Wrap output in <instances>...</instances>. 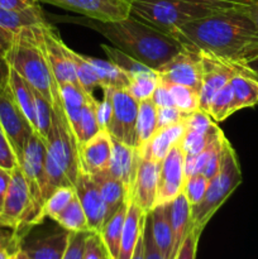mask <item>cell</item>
Returning <instances> with one entry per match:
<instances>
[{"instance_id": "11a10c76", "label": "cell", "mask_w": 258, "mask_h": 259, "mask_svg": "<svg viewBox=\"0 0 258 259\" xmlns=\"http://www.w3.org/2000/svg\"><path fill=\"white\" fill-rule=\"evenodd\" d=\"M10 176H12V172L0 168V214H2L3 206H4L5 196H7L8 186H9L10 182Z\"/></svg>"}, {"instance_id": "d6a6232c", "label": "cell", "mask_w": 258, "mask_h": 259, "mask_svg": "<svg viewBox=\"0 0 258 259\" xmlns=\"http://www.w3.org/2000/svg\"><path fill=\"white\" fill-rule=\"evenodd\" d=\"M55 222L60 225V228H63L71 233L90 232L85 211H83L80 200L76 196V194L72 200L68 202L67 206L55 218Z\"/></svg>"}, {"instance_id": "db71d44e", "label": "cell", "mask_w": 258, "mask_h": 259, "mask_svg": "<svg viewBox=\"0 0 258 259\" xmlns=\"http://www.w3.org/2000/svg\"><path fill=\"white\" fill-rule=\"evenodd\" d=\"M38 4V0H0V8L10 10H25Z\"/></svg>"}, {"instance_id": "e7e4bbea", "label": "cell", "mask_w": 258, "mask_h": 259, "mask_svg": "<svg viewBox=\"0 0 258 259\" xmlns=\"http://www.w3.org/2000/svg\"><path fill=\"white\" fill-rule=\"evenodd\" d=\"M10 259H19V258H18V254H17V252H15L14 254H13L12 257H10Z\"/></svg>"}, {"instance_id": "5bb4252c", "label": "cell", "mask_w": 258, "mask_h": 259, "mask_svg": "<svg viewBox=\"0 0 258 259\" xmlns=\"http://www.w3.org/2000/svg\"><path fill=\"white\" fill-rule=\"evenodd\" d=\"M40 28H42L43 47H45L46 57H47L51 71H52L58 86L71 83V85L80 88L73 63L71 58L68 57V47L61 39L57 30L47 20L40 24Z\"/></svg>"}, {"instance_id": "f907efd6", "label": "cell", "mask_w": 258, "mask_h": 259, "mask_svg": "<svg viewBox=\"0 0 258 259\" xmlns=\"http://www.w3.org/2000/svg\"><path fill=\"white\" fill-rule=\"evenodd\" d=\"M144 259H166L154 243L148 215H147L146 225H144Z\"/></svg>"}, {"instance_id": "03108f58", "label": "cell", "mask_w": 258, "mask_h": 259, "mask_svg": "<svg viewBox=\"0 0 258 259\" xmlns=\"http://www.w3.org/2000/svg\"><path fill=\"white\" fill-rule=\"evenodd\" d=\"M0 50H2V51H3V52H4V53H5V50H4V48H3V46H2V42H0Z\"/></svg>"}, {"instance_id": "603a6c76", "label": "cell", "mask_w": 258, "mask_h": 259, "mask_svg": "<svg viewBox=\"0 0 258 259\" xmlns=\"http://www.w3.org/2000/svg\"><path fill=\"white\" fill-rule=\"evenodd\" d=\"M126 199H128V210L124 220L118 259H132L139 237L144 230L147 215H148L139 207L136 201L129 197Z\"/></svg>"}, {"instance_id": "7bdbcfd3", "label": "cell", "mask_w": 258, "mask_h": 259, "mask_svg": "<svg viewBox=\"0 0 258 259\" xmlns=\"http://www.w3.org/2000/svg\"><path fill=\"white\" fill-rule=\"evenodd\" d=\"M207 186H209V180H207L204 175H194V176L185 180L182 192H184V195L186 196L190 205H191V206H196V205L200 204V201L204 199L205 194H206Z\"/></svg>"}, {"instance_id": "d6986e66", "label": "cell", "mask_w": 258, "mask_h": 259, "mask_svg": "<svg viewBox=\"0 0 258 259\" xmlns=\"http://www.w3.org/2000/svg\"><path fill=\"white\" fill-rule=\"evenodd\" d=\"M70 234L71 232L61 228L60 230L35 238L23 237L19 242V249L30 259H62Z\"/></svg>"}, {"instance_id": "f546056e", "label": "cell", "mask_w": 258, "mask_h": 259, "mask_svg": "<svg viewBox=\"0 0 258 259\" xmlns=\"http://www.w3.org/2000/svg\"><path fill=\"white\" fill-rule=\"evenodd\" d=\"M136 131L137 149L141 151L157 131V106L152 99L139 103Z\"/></svg>"}, {"instance_id": "f6af8a7d", "label": "cell", "mask_w": 258, "mask_h": 259, "mask_svg": "<svg viewBox=\"0 0 258 259\" xmlns=\"http://www.w3.org/2000/svg\"><path fill=\"white\" fill-rule=\"evenodd\" d=\"M104 93V98L101 101H98L96 105V118L100 129H106L109 125V121L113 114V103H111V88H101Z\"/></svg>"}, {"instance_id": "5b68a950", "label": "cell", "mask_w": 258, "mask_h": 259, "mask_svg": "<svg viewBox=\"0 0 258 259\" xmlns=\"http://www.w3.org/2000/svg\"><path fill=\"white\" fill-rule=\"evenodd\" d=\"M131 15L168 34L196 19L225 12V8L199 0H129Z\"/></svg>"}, {"instance_id": "7c38bea8", "label": "cell", "mask_w": 258, "mask_h": 259, "mask_svg": "<svg viewBox=\"0 0 258 259\" xmlns=\"http://www.w3.org/2000/svg\"><path fill=\"white\" fill-rule=\"evenodd\" d=\"M184 51L175 56L156 71L159 80L166 83H177L195 89L201 88V58L197 51L184 45Z\"/></svg>"}, {"instance_id": "484cf974", "label": "cell", "mask_w": 258, "mask_h": 259, "mask_svg": "<svg viewBox=\"0 0 258 259\" xmlns=\"http://www.w3.org/2000/svg\"><path fill=\"white\" fill-rule=\"evenodd\" d=\"M91 177L95 181V184L98 185L101 197H103L104 202H105L106 222L125 202L126 197H128V191H126L123 182L116 180L115 177H113L109 174L108 168L99 172V174L93 175Z\"/></svg>"}, {"instance_id": "ab89813d", "label": "cell", "mask_w": 258, "mask_h": 259, "mask_svg": "<svg viewBox=\"0 0 258 259\" xmlns=\"http://www.w3.org/2000/svg\"><path fill=\"white\" fill-rule=\"evenodd\" d=\"M220 133H222V131H220L219 126L210 133H199V132L187 131L186 129L181 142H180V147H181L185 156H196V154L201 153L206 148L207 144L212 139L217 138Z\"/></svg>"}, {"instance_id": "681fc988", "label": "cell", "mask_w": 258, "mask_h": 259, "mask_svg": "<svg viewBox=\"0 0 258 259\" xmlns=\"http://www.w3.org/2000/svg\"><path fill=\"white\" fill-rule=\"evenodd\" d=\"M83 259H105V249L96 233H89L86 238Z\"/></svg>"}, {"instance_id": "8fae6325", "label": "cell", "mask_w": 258, "mask_h": 259, "mask_svg": "<svg viewBox=\"0 0 258 259\" xmlns=\"http://www.w3.org/2000/svg\"><path fill=\"white\" fill-rule=\"evenodd\" d=\"M113 114L106 131L121 143L137 148V116L139 103L126 90H111Z\"/></svg>"}, {"instance_id": "e575fe53", "label": "cell", "mask_w": 258, "mask_h": 259, "mask_svg": "<svg viewBox=\"0 0 258 259\" xmlns=\"http://www.w3.org/2000/svg\"><path fill=\"white\" fill-rule=\"evenodd\" d=\"M96 105H98V100L94 98L93 94H88L85 103H83L82 111H81L77 134H76L77 147L78 144L89 141L91 137H94L99 131H101L98 123V118H96Z\"/></svg>"}, {"instance_id": "74e56055", "label": "cell", "mask_w": 258, "mask_h": 259, "mask_svg": "<svg viewBox=\"0 0 258 259\" xmlns=\"http://www.w3.org/2000/svg\"><path fill=\"white\" fill-rule=\"evenodd\" d=\"M73 196H75V187L63 186L55 190L50 195V197L46 200L45 205H43V209L39 218L40 223L46 218H50V219L55 220V218L67 206L68 202L72 200Z\"/></svg>"}, {"instance_id": "b9f144b4", "label": "cell", "mask_w": 258, "mask_h": 259, "mask_svg": "<svg viewBox=\"0 0 258 259\" xmlns=\"http://www.w3.org/2000/svg\"><path fill=\"white\" fill-rule=\"evenodd\" d=\"M34 90V89H33ZM35 100V121H37V129L35 133L46 142L48 138L51 128H52L53 120V109L52 105L40 95L38 91L34 90Z\"/></svg>"}, {"instance_id": "8d00e7d4", "label": "cell", "mask_w": 258, "mask_h": 259, "mask_svg": "<svg viewBox=\"0 0 258 259\" xmlns=\"http://www.w3.org/2000/svg\"><path fill=\"white\" fill-rule=\"evenodd\" d=\"M166 83V82H164ZM171 93L174 105L185 114H191L200 108V93L195 89L177 83H166Z\"/></svg>"}, {"instance_id": "4316f807", "label": "cell", "mask_w": 258, "mask_h": 259, "mask_svg": "<svg viewBox=\"0 0 258 259\" xmlns=\"http://www.w3.org/2000/svg\"><path fill=\"white\" fill-rule=\"evenodd\" d=\"M128 210V199L125 200L123 205L115 211V214L111 215L105 224L101 228L99 237H100L101 243L104 245V249L108 253L111 259H118L119 249H120V239L121 233H123L124 220H125V214Z\"/></svg>"}, {"instance_id": "8992f818", "label": "cell", "mask_w": 258, "mask_h": 259, "mask_svg": "<svg viewBox=\"0 0 258 259\" xmlns=\"http://www.w3.org/2000/svg\"><path fill=\"white\" fill-rule=\"evenodd\" d=\"M242 184V171L237 154L230 142L225 141L220 168L209 181L204 199L196 206H191L192 228L204 230L212 215L227 201L228 197Z\"/></svg>"}, {"instance_id": "9c48e42d", "label": "cell", "mask_w": 258, "mask_h": 259, "mask_svg": "<svg viewBox=\"0 0 258 259\" xmlns=\"http://www.w3.org/2000/svg\"><path fill=\"white\" fill-rule=\"evenodd\" d=\"M196 51V50H195ZM199 52V51H197ZM201 58V88H200V108L206 111L215 94L230 82L238 73H249L255 77L248 66L235 65L228 61L220 60L207 53L199 52Z\"/></svg>"}, {"instance_id": "f1b7e54d", "label": "cell", "mask_w": 258, "mask_h": 259, "mask_svg": "<svg viewBox=\"0 0 258 259\" xmlns=\"http://www.w3.org/2000/svg\"><path fill=\"white\" fill-rule=\"evenodd\" d=\"M9 88L12 90L13 96L17 101L20 110L24 113L29 123L32 124L33 129H37V121H35V100L34 90L32 86L17 72L10 67L9 72Z\"/></svg>"}, {"instance_id": "9f6ffc18", "label": "cell", "mask_w": 258, "mask_h": 259, "mask_svg": "<svg viewBox=\"0 0 258 259\" xmlns=\"http://www.w3.org/2000/svg\"><path fill=\"white\" fill-rule=\"evenodd\" d=\"M4 229H7V228L0 227V249L8 247L19 248V240L15 238L14 233H9Z\"/></svg>"}, {"instance_id": "44dd1931", "label": "cell", "mask_w": 258, "mask_h": 259, "mask_svg": "<svg viewBox=\"0 0 258 259\" xmlns=\"http://www.w3.org/2000/svg\"><path fill=\"white\" fill-rule=\"evenodd\" d=\"M139 157L141 154H139L138 149L126 146L113 138V152H111L108 171L111 176L123 182L128 195L134 184V179H136Z\"/></svg>"}, {"instance_id": "52a82bcc", "label": "cell", "mask_w": 258, "mask_h": 259, "mask_svg": "<svg viewBox=\"0 0 258 259\" xmlns=\"http://www.w3.org/2000/svg\"><path fill=\"white\" fill-rule=\"evenodd\" d=\"M46 143L37 133H33L25 146L19 167L27 181L30 194V214L27 229L40 224V212L46 201Z\"/></svg>"}, {"instance_id": "83f0119b", "label": "cell", "mask_w": 258, "mask_h": 259, "mask_svg": "<svg viewBox=\"0 0 258 259\" xmlns=\"http://www.w3.org/2000/svg\"><path fill=\"white\" fill-rule=\"evenodd\" d=\"M233 91V114L258 104V78L249 73H238L230 80Z\"/></svg>"}, {"instance_id": "4dcf8cb0", "label": "cell", "mask_w": 258, "mask_h": 259, "mask_svg": "<svg viewBox=\"0 0 258 259\" xmlns=\"http://www.w3.org/2000/svg\"><path fill=\"white\" fill-rule=\"evenodd\" d=\"M60 90L61 98H62L63 110H65L67 120L70 123L71 129H72L76 138V134H77L78 131V124H80L81 111H82V106L88 94L83 93L77 86L71 85V83L60 86Z\"/></svg>"}, {"instance_id": "60d3db41", "label": "cell", "mask_w": 258, "mask_h": 259, "mask_svg": "<svg viewBox=\"0 0 258 259\" xmlns=\"http://www.w3.org/2000/svg\"><path fill=\"white\" fill-rule=\"evenodd\" d=\"M104 53L106 55V57L109 58V61H111L113 63H115L118 67H120L124 72L128 73L129 76H133L136 73L144 72V71L152 70L148 66L143 65L142 62L137 61L136 58H133L132 56H129L128 53H125L124 51L119 50L116 47H111V46L101 45Z\"/></svg>"}, {"instance_id": "94428289", "label": "cell", "mask_w": 258, "mask_h": 259, "mask_svg": "<svg viewBox=\"0 0 258 259\" xmlns=\"http://www.w3.org/2000/svg\"><path fill=\"white\" fill-rule=\"evenodd\" d=\"M18 250V248L8 247V248H2L0 249V259H10L13 254Z\"/></svg>"}, {"instance_id": "bcb514c9", "label": "cell", "mask_w": 258, "mask_h": 259, "mask_svg": "<svg viewBox=\"0 0 258 259\" xmlns=\"http://www.w3.org/2000/svg\"><path fill=\"white\" fill-rule=\"evenodd\" d=\"M201 233L202 230L196 229V228H191L189 234L186 235L185 240L182 242L179 252L175 255V259H196L197 243H199Z\"/></svg>"}, {"instance_id": "d590c367", "label": "cell", "mask_w": 258, "mask_h": 259, "mask_svg": "<svg viewBox=\"0 0 258 259\" xmlns=\"http://www.w3.org/2000/svg\"><path fill=\"white\" fill-rule=\"evenodd\" d=\"M159 82V77L154 70L144 71V72L136 73L129 76V83L126 91L136 99L138 103L148 100L152 98L154 90Z\"/></svg>"}, {"instance_id": "3957f363", "label": "cell", "mask_w": 258, "mask_h": 259, "mask_svg": "<svg viewBox=\"0 0 258 259\" xmlns=\"http://www.w3.org/2000/svg\"><path fill=\"white\" fill-rule=\"evenodd\" d=\"M40 24L23 28L18 32L5 57L10 67L38 91L52 105L53 110H57L63 109L62 98L60 86L46 57Z\"/></svg>"}, {"instance_id": "ac0fdd59", "label": "cell", "mask_w": 258, "mask_h": 259, "mask_svg": "<svg viewBox=\"0 0 258 259\" xmlns=\"http://www.w3.org/2000/svg\"><path fill=\"white\" fill-rule=\"evenodd\" d=\"M75 194L85 211L91 233L99 234L106 219V207L98 185L89 175L78 174Z\"/></svg>"}, {"instance_id": "f35d334b", "label": "cell", "mask_w": 258, "mask_h": 259, "mask_svg": "<svg viewBox=\"0 0 258 259\" xmlns=\"http://www.w3.org/2000/svg\"><path fill=\"white\" fill-rule=\"evenodd\" d=\"M207 114L215 123H222L233 114V91L230 82L220 89L210 103Z\"/></svg>"}, {"instance_id": "9a60e30c", "label": "cell", "mask_w": 258, "mask_h": 259, "mask_svg": "<svg viewBox=\"0 0 258 259\" xmlns=\"http://www.w3.org/2000/svg\"><path fill=\"white\" fill-rule=\"evenodd\" d=\"M185 154L180 143L171 148L159 166L156 205L172 201L185 185Z\"/></svg>"}, {"instance_id": "6da1fadb", "label": "cell", "mask_w": 258, "mask_h": 259, "mask_svg": "<svg viewBox=\"0 0 258 259\" xmlns=\"http://www.w3.org/2000/svg\"><path fill=\"white\" fill-rule=\"evenodd\" d=\"M240 10H225L196 19L172 35L199 52L248 66L258 58V29Z\"/></svg>"}, {"instance_id": "ba28073f", "label": "cell", "mask_w": 258, "mask_h": 259, "mask_svg": "<svg viewBox=\"0 0 258 259\" xmlns=\"http://www.w3.org/2000/svg\"><path fill=\"white\" fill-rule=\"evenodd\" d=\"M30 214V194L20 167L12 171L4 206L0 214V227L10 229L20 242L27 233Z\"/></svg>"}, {"instance_id": "7a4b0ae2", "label": "cell", "mask_w": 258, "mask_h": 259, "mask_svg": "<svg viewBox=\"0 0 258 259\" xmlns=\"http://www.w3.org/2000/svg\"><path fill=\"white\" fill-rule=\"evenodd\" d=\"M80 23L154 71L185 48L184 43L174 35L162 32L133 15L115 22H99L85 18Z\"/></svg>"}, {"instance_id": "277c9868", "label": "cell", "mask_w": 258, "mask_h": 259, "mask_svg": "<svg viewBox=\"0 0 258 259\" xmlns=\"http://www.w3.org/2000/svg\"><path fill=\"white\" fill-rule=\"evenodd\" d=\"M45 143L47 200L58 187H75L78 177L77 142L63 109L53 110L52 128Z\"/></svg>"}, {"instance_id": "6f0895ef", "label": "cell", "mask_w": 258, "mask_h": 259, "mask_svg": "<svg viewBox=\"0 0 258 259\" xmlns=\"http://www.w3.org/2000/svg\"><path fill=\"white\" fill-rule=\"evenodd\" d=\"M9 72L10 66L8 63L7 57H5V53L0 50V91L9 82Z\"/></svg>"}, {"instance_id": "2e32d148", "label": "cell", "mask_w": 258, "mask_h": 259, "mask_svg": "<svg viewBox=\"0 0 258 259\" xmlns=\"http://www.w3.org/2000/svg\"><path fill=\"white\" fill-rule=\"evenodd\" d=\"M113 152V138L106 129H101L89 141L78 144V174H99L109 167Z\"/></svg>"}, {"instance_id": "ee69618b", "label": "cell", "mask_w": 258, "mask_h": 259, "mask_svg": "<svg viewBox=\"0 0 258 259\" xmlns=\"http://www.w3.org/2000/svg\"><path fill=\"white\" fill-rule=\"evenodd\" d=\"M17 167H19V159L15 154L12 143L0 126V168L12 172Z\"/></svg>"}, {"instance_id": "836d02e7", "label": "cell", "mask_w": 258, "mask_h": 259, "mask_svg": "<svg viewBox=\"0 0 258 259\" xmlns=\"http://www.w3.org/2000/svg\"><path fill=\"white\" fill-rule=\"evenodd\" d=\"M68 57L72 61L78 85L82 89L83 93L93 94L96 88H100V78L94 66L88 60V56H83L68 48Z\"/></svg>"}, {"instance_id": "be15d7a7", "label": "cell", "mask_w": 258, "mask_h": 259, "mask_svg": "<svg viewBox=\"0 0 258 259\" xmlns=\"http://www.w3.org/2000/svg\"><path fill=\"white\" fill-rule=\"evenodd\" d=\"M17 254H18V258H19V259H30L27 254H25L24 252H22L19 248H18V250H17Z\"/></svg>"}, {"instance_id": "ffe728a7", "label": "cell", "mask_w": 258, "mask_h": 259, "mask_svg": "<svg viewBox=\"0 0 258 259\" xmlns=\"http://www.w3.org/2000/svg\"><path fill=\"white\" fill-rule=\"evenodd\" d=\"M46 22L39 4L25 10H10L0 8V42L5 53L9 50L13 38L23 28Z\"/></svg>"}, {"instance_id": "e0dca14e", "label": "cell", "mask_w": 258, "mask_h": 259, "mask_svg": "<svg viewBox=\"0 0 258 259\" xmlns=\"http://www.w3.org/2000/svg\"><path fill=\"white\" fill-rule=\"evenodd\" d=\"M159 166L161 163L158 162L139 157L136 179L128 195L129 199L136 201L147 214L156 206Z\"/></svg>"}, {"instance_id": "91938a15", "label": "cell", "mask_w": 258, "mask_h": 259, "mask_svg": "<svg viewBox=\"0 0 258 259\" xmlns=\"http://www.w3.org/2000/svg\"><path fill=\"white\" fill-rule=\"evenodd\" d=\"M132 259H144V230L141 234V237H139L136 249H134L133 255H132Z\"/></svg>"}, {"instance_id": "d4e9b609", "label": "cell", "mask_w": 258, "mask_h": 259, "mask_svg": "<svg viewBox=\"0 0 258 259\" xmlns=\"http://www.w3.org/2000/svg\"><path fill=\"white\" fill-rule=\"evenodd\" d=\"M169 222L174 233V259L179 252L182 242L192 228L191 205L187 201L184 192H180L172 201L168 202Z\"/></svg>"}, {"instance_id": "7dc6e473", "label": "cell", "mask_w": 258, "mask_h": 259, "mask_svg": "<svg viewBox=\"0 0 258 259\" xmlns=\"http://www.w3.org/2000/svg\"><path fill=\"white\" fill-rule=\"evenodd\" d=\"M89 233L91 232H80L71 233L68 245L62 259H83L85 253V243Z\"/></svg>"}, {"instance_id": "6125c7cd", "label": "cell", "mask_w": 258, "mask_h": 259, "mask_svg": "<svg viewBox=\"0 0 258 259\" xmlns=\"http://www.w3.org/2000/svg\"><path fill=\"white\" fill-rule=\"evenodd\" d=\"M248 67L253 71V73L255 75V77L258 78V58H255V60H253L252 62L248 63Z\"/></svg>"}, {"instance_id": "c3c4849f", "label": "cell", "mask_w": 258, "mask_h": 259, "mask_svg": "<svg viewBox=\"0 0 258 259\" xmlns=\"http://www.w3.org/2000/svg\"><path fill=\"white\" fill-rule=\"evenodd\" d=\"M187 114L182 113L176 106H164V108H157V129L163 126L171 125V124L184 121Z\"/></svg>"}, {"instance_id": "f5cc1de1", "label": "cell", "mask_w": 258, "mask_h": 259, "mask_svg": "<svg viewBox=\"0 0 258 259\" xmlns=\"http://www.w3.org/2000/svg\"><path fill=\"white\" fill-rule=\"evenodd\" d=\"M199 2L217 5V7L225 8V9L240 10L247 5L252 4L254 0H199Z\"/></svg>"}, {"instance_id": "30bf717a", "label": "cell", "mask_w": 258, "mask_h": 259, "mask_svg": "<svg viewBox=\"0 0 258 259\" xmlns=\"http://www.w3.org/2000/svg\"><path fill=\"white\" fill-rule=\"evenodd\" d=\"M0 126L20 161L28 141L34 133V129L18 106L9 88V82L0 91Z\"/></svg>"}, {"instance_id": "680465c9", "label": "cell", "mask_w": 258, "mask_h": 259, "mask_svg": "<svg viewBox=\"0 0 258 259\" xmlns=\"http://www.w3.org/2000/svg\"><path fill=\"white\" fill-rule=\"evenodd\" d=\"M240 12H242L258 29V0H254L252 4L244 7Z\"/></svg>"}, {"instance_id": "4fadbf2b", "label": "cell", "mask_w": 258, "mask_h": 259, "mask_svg": "<svg viewBox=\"0 0 258 259\" xmlns=\"http://www.w3.org/2000/svg\"><path fill=\"white\" fill-rule=\"evenodd\" d=\"M38 3L55 5L99 22H115L131 15L129 0H38Z\"/></svg>"}, {"instance_id": "816d5d0a", "label": "cell", "mask_w": 258, "mask_h": 259, "mask_svg": "<svg viewBox=\"0 0 258 259\" xmlns=\"http://www.w3.org/2000/svg\"><path fill=\"white\" fill-rule=\"evenodd\" d=\"M152 101L156 104L157 108H164V106H175L174 100H172L171 93H169L168 88L163 81L159 80L158 86L154 90L153 95H152Z\"/></svg>"}, {"instance_id": "7402d4cb", "label": "cell", "mask_w": 258, "mask_h": 259, "mask_svg": "<svg viewBox=\"0 0 258 259\" xmlns=\"http://www.w3.org/2000/svg\"><path fill=\"white\" fill-rule=\"evenodd\" d=\"M185 132V120L157 129L148 143L139 151V154L144 158L161 163L172 147L181 142Z\"/></svg>"}, {"instance_id": "1f68e13d", "label": "cell", "mask_w": 258, "mask_h": 259, "mask_svg": "<svg viewBox=\"0 0 258 259\" xmlns=\"http://www.w3.org/2000/svg\"><path fill=\"white\" fill-rule=\"evenodd\" d=\"M88 60L95 68L99 78H100V88H111L116 90H126L129 83V75L124 72L120 67L111 61L101 60L88 56Z\"/></svg>"}, {"instance_id": "cb8c5ba5", "label": "cell", "mask_w": 258, "mask_h": 259, "mask_svg": "<svg viewBox=\"0 0 258 259\" xmlns=\"http://www.w3.org/2000/svg\"><path fill=\"white\" fill-rule=\"evenodd\" d=\"M148 218L157 248L164 258L174 259V233L169 222L168 202L156 205L148 212Z\"/></svg>"}]
</instances>
